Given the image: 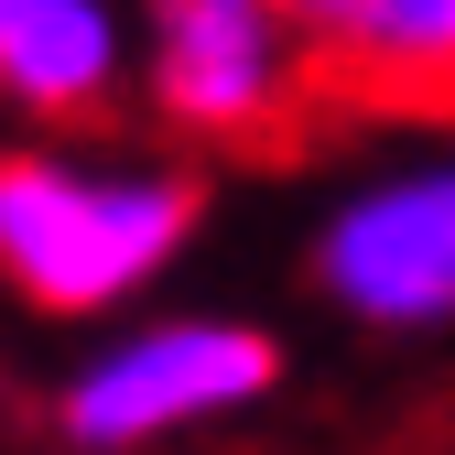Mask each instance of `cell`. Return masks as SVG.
<instances>
[{
    "label": "cell",
    "instance_id": "cell-3",
    "mask_svg": "<svg viewBox=\"0 0 455 455\" xmlns=\"http://www.w3.org/2000/svg\"><path fill=\"white\" fill-rule=\"evenodd\" d=\"M141 12V108L174 152H271L325 98L282 0H131Z\"/></svg>",
    "mask_w": 455,
    "mask_h": 455
},
{
    "label": "cell",
    "instance_id": "cell-6",
    "mask_svg": "<svg viewBox=\"0 0 455 455\" xmlns=\"http://www.w3.org/2000/svg\"><path fill=\"white\" fill-rule=\"evenodd\" d=\"M325 98L379 120H455V0H282Z\"/></svg>",
    "mask_w": 455,
    "mask_h": 455
},
{
    "label": "cell",
    "instance_id": "cell-2",
    "mask_svg": "<svg viewBox=\"0 0 455 455\" xmlns=\"http://www.w3.org/2000/svg\"><path fill=\"white\" fill-rule=\"evenodd\" d=\"M282 390V336L228 304H163L120 315L54 390V434L76 455H163L185 434H217Z\"/></svg>",
    "mask_w": 455,
    "mask_h": 455
},
{
    "label": "cell",
    "instance_id": "cell-4",
    "mask_svg": "<svg viewBox=\"0 0 455 455\" xmlns=\"http://www.w3.org/2000/svg\"><path fill=\"white\" fill-rule=\"evenodd\" d=\"M315 293L369 336H444L455 325V152H412L358 174L304 239Z\"/></svg>",
    "mask_w": 455,
    "mask_h": 455
},
{
    "label": "cell",
    "instance_id": "cell-1",
    "mask_svg": "<svg viewBox=\"0 0 455 455\" xmlns=\"http://www.w3.org/2000/svg\"><path fill=\"white\" fill-rule=\"evenodd\" d=\"M206 228L196 152H120L98 131L0 141V293L44 325H120Z\"/></svg>",
    "mask_w": 455,
    "mask_h": 455
},
{
    "label": "cell",
    "instance_id": "cell-5",
    "mask_svg": "<svg viewBox=\"0 0 455 455\" xmlns=\"http://www.w3.org/2000/svg\"><path fill=\"white\" fill-rule=\"evenodd\" d=\"M120 98H141L131 0H0V120L98 131Z\"/></svg>",
    "mask_w": 455,
    "mask_h": 455
}]
</instances>
